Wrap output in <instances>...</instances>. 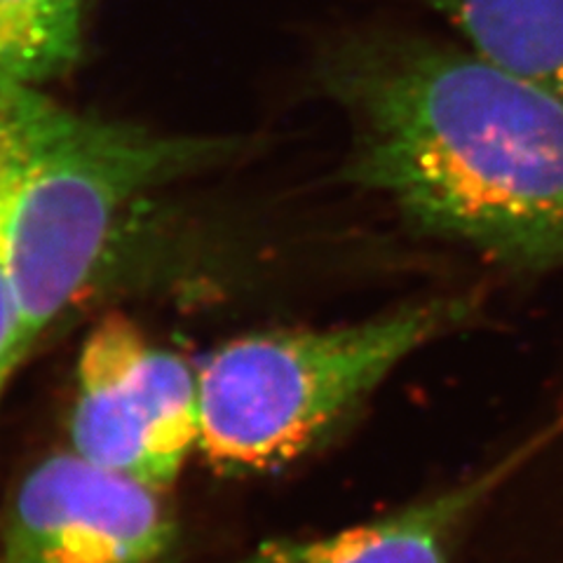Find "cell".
Listing matches in <instances>:
<instances>
[{
    "instance_id": "1",
    "label": "cell",
    "mask_w": 563,
    "mask_h": 563,
    "mask_svg": "<svg viewBox=\"0 0 563 563\" xmlns=\"http://www.w3.org/2000/svg\"><path fill=\"white\" fill-rule=\"evenodd\" d=\"M312 80L343 118L336 181L413 238L512 273L563 271V101L393 20L333 31Z\"/></svg>"
},
{
    "instance_id": "2",
    "label": "cell",
    "mask_w": 563,
    "mask_h": 563,
    "mask_svg": "<svg viewBox=\"0 0 563 563\" xmlns=\"http://www.w3.org/2000/svg\"><path fill=\"white\" fill-rule=\"evenodd\" d=\"M223 148L68 111L0 78V205L29 345L90 285L132 207Z\"/></svg>"
},
{
    "instance_id": "3",
    "label": "cell",
    "mask_w": 563,
    "mask_h": 563,
    "mask_svg": "<svg viewBox=\"0 0 563 563\" xmlns=\"http://www.w3.org/2000/svg\"><path fill=\"white\" fill-rule=\"evenodd\" d=\"M479 296L442 294L333 329H282L221 345L198 368V451L223 474L287 467L322 446L395 368L463 329Z\"/></svg>"
},
{
    "instance_id": "4",
    "label": "cell",
    "mask_w": 563,
    "mask_h": 563,
    "mask_svg": "<svg viewBox=\"0 0 563 563\" xmlns=\"http://www.w3.org/2000/svg\"><path fill=\"white\" fill-rule=\"evenodd\" d=\"M198 372L122 317L101 322L78 362L74 451L163 490L181 472L188 451L198 449Z\"/></svg>"
},
{
    "instance_id": "5",
    "label": "cell",
    "mask_w": 563,
    "mask_h": 563,
    "mask_svg": "<svg viewBox=\"0 0 563 563\" xmlns=\"http://www.w3.org/2000/svg\"><path fill=\"white\" fill-rule=\"evenodd\" d=\"M174 544L155 488L74 451L47 457L16 490L5 563H167Z\"/></svg>"
},
{
    "instance_id": "6",
    "label": "cell",
    "mask_w": 563,
    "mask_h": 563,
    "mask_svg": "<svg viewBox=\"0 0 563 563\" xmlns=\"http://www.w3.org/2000/svg\"><path fill=\"white\" fill-rule=\"evenodd\" d=\"M526 455L521 449L477 477L383 519L329 536L263 542L238 563H451L472 517Z\"/></svg>"
},
{
    "instance_id": "7",
    "label": "cell",
    "mask_w": 563,
    "mask_h": 563,
    "mask_svg": "<svg viewBox=\"0 0 563 563\" xmlns=\"http://www.w3.org/2000/svg\"><path fill=\"white\" fill-rule=\"evenodd\" d=\"M474 55L563 101V0H407Z\"/></svg>"
},
{
    "instance_id": "8",
    "label": "cell",
    "mask_w": 563,
    "mask_h": 563,
    "mask_svg": "<svg viewBox=\"0 0 563 563\" xmlns=\"http://www.w3.org/2000/svg\"><path fill=\"white\" fill-rule=\"evenodd\" d=\"M90 0H0V78L41 87L76 64Z\"/></svg>"
},
{
    "instance_id": "9",
    "label": "cell",
    "mask_w": 563,
    "mask_h": 563,
    "mask_svg": "<svg viewBox=\"0 0 563 563\" xmlns=\"http://www.w3.org/2000/svg\"><path fill=\"white\" fill-rule=\"evenodd\" d=\"M26 329L20 296H16L10 250H8V233L3 219V205H0V395L5 390L8 378L20 366L22 357L29 352Z\"/></svg>"
}]
</instances>
